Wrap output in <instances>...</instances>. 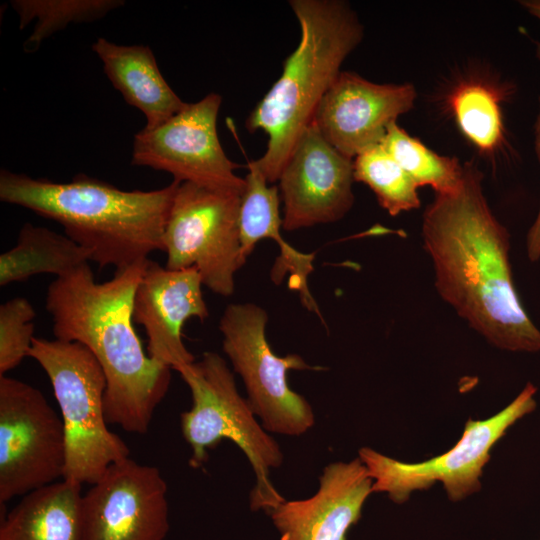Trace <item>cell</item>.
I'll use <instances>...</instances> for the list:
<instances>
[{
  "label": "cell",
  "instance_id": "6da1fadb",
  "mask_svg": "<svg viewBox=\"0 0 540 540\" xmlns=\"http://www.w3.org/2000/svg\"><path fill=\"white\" fill-rule=\"evenodd\" d=\"M482 180L474 163L463 164L459 188L436 194L425 209L422 240L436 290L492 346L540 352V330L514 286L510 234L491 211Z\"/></svg>",
  "mask_w": 540,
  "mask_h": 540
},
{
  "label": "cell",
  "instance_id": "7a4b0ae2",
  "mask_svg": "<svg viewBox=\"0 0 540 540\" xmlns=\"http://www.w3.org/2000/svg\"><path fill=\"white\" fill-rule=\"evenodd\" d=\"M148 260L102 283L87 263L53 280L45 298L55 339L81 343L100 364L108 424L136 434L148 432L172 370L146 355L133 325L134 294Z\"/></svg>",
  "mask_w": 540,
  "mask_h": 540
},
{
  "label": "cell",
  "instance_id": "3957f363",
  "mask_svg": "<svg viewBox=\"0 0 540 540\" xmlns=\"http://www.w3.org/2000/svg\"><path fill=\"white\" fill-rule=\"evenodd\" d=\"M180 182L126 191L78 174L68 182L1 169L0 200L59 223L100 268L124 269L163 251V234Z\"/></svg>",
  "mask_w": 540,
  "mask_h": 540
},
{
  "label": "cell",
  "instance_id": "277c9868",
  "mask_svg": "<svg viewBox=\"0 0 540 540\" xmlns=\"http://www.w3.org/2000/svg\"><path fill=\"white\" fill-rule=\"evenodd\" d=\"M289 5L300 26V41L245 121L248 132L261 130L268 137L266 151L256 161L269 183L278 181L343 61L363 38L357 14L344 1L291 0Z\"/></svg>",
  "mask_w": 540,
  "mask_h": 540
},
{
  "label": "cell",
  "instance_id": "5b68a950",
  "mask_svg": "<svg viewBox=\"0 0 540 540\" xmlns=\"http://www.w3.org/2000/svg\"><path fill=\"white\" fill-rule=\"evenodd\" d=\"M192 395V407L180 415L182 435L192 454L189 465L206 463L209 450L230 440L247 457L255 474L250 508L268 513L285 500L270 473L280 467L284 454L278 442L258 422L247 398L239 393L226 360L211 351L177 370Z\"/></svg>",
  "mask_w": 540,
  "mask_h": 540
},
{
  "label": "cell",
  "instance_id": "8992f818",
  "mask_svg": "<svg viewBox=\"0 0 540 540\" xmlns=\"http://www.w3.org/2000/svg\"><path fill=\"white\" fill-rule=\"evenodd\" d=\"M28 357L47 374L60 408L67 448L63 479L94 484L130 454L122 438L108 428L106 378L100 364L79 342L38 337Z\"/></svg>",
  "mask_w": 540,
  "mask_h": 540
},
{
  "label": "cell",
  "instance_id": "52a82bcc",
  "mask_svg": "<svg viewBox=\"0 0 540 540\" xmlns=\"http://www.w3.org/2000/svg\"><path fill=\"white\" fill-rule=\"evenodd\" d=\"M537 387L526 383L521 392L493 416L469 418L458 442L447 452L416 463L403 462L361 447L358 457L373 480V493H385L395 504H404L415 491L441 482L448 499L459 502L480 491L483 469L491 450L516 422L536 408Z\"/></svg>",
  "mask_w": 540,
  "mask_h": 540
},
{
  "label": "cell",
  "instance_id": "ba28073f",
  "mask_svg": "<svg viewBox=\"0 0 540 540\" xmlns=\"http://www.w3.org/2000/svg\"><path fill=\"white\" fill-rule=\"evenodd\" d=\"M267 312L247 303L229 304L219 321L222 348L240 376L247 400L269 433L298 437L315 424L311 404L288 384L289 370H324L298 354L276 355L267 338Z\"/></svg>",
  "mask_w": 540,
  "mask_h": 540
},
{
  "label": "cell",
  "instance_id": "9c48e42d",
  "mask_svg": "<svg viewBox=\"0 0 540 540\" xmlns=\"http://www.w3.org/2000/svg\"><path fill=\"white\" fill-rule=\"evenodd\" d=\"M241 193L180 183L163 234L165 267L195 268L203 285L228 297L235 275L245 264L241 253Z\"/></svg>",
  "mask_w": 540,
  "mask_h": 540
},
{
  "label": "cell",
  "instance_id": "30bf717a",
  "mask_svg": "<svg viewBox=\"0 0 540 540\" xmlns=\"http://www.w3.org/2000/svg\"><path fill=\"white\" fill-rule=\"evenodd\" d=\"M67 458L61 416L40 390L0 376V502L64 478Z\"/></svg>",
  "mask_w": 540,
  "mask_h": 540
},
{
  "label": "cell",
  "instance_id": "8fae6325",
  "mask_svg": "<svg viewBox=\"0 0 540 540\" xmlns=\"http://www.w3.org/2000/svg\"><path fill=\"white\" fill-rule=\"evenodd\" d=\"M220 94L211 92L153 129L134 135L131 164L171 174L174 181L243 193L239 165L225 154L218 134Z\"/></svg>",
  "mask_w": 540,
  "mask_h": 540
},
{
  "label": "cell",
  "instance_id": "7c38bea8",
  "mask_svg": "<svg viewBox=\"0 0 540 540\" xmlns=\"http://www.w3.org/2000/svg\"><path fill=\"white\" fill-rule=\"evenodd\" d=\"M167 490L155 466L130 457L112 464L83 494V540H164Z\"/></svg>",
  "mask_w": 540,
  "mask_h": 540
},
{
  "label": "cell",
  "instance_id": "4fadbf2b",
  "mask_svg": "<svg viewBox=\"0 0 540 540\" xmlns=\"http://www.w3.org/2000/svg\"><path fill=\"white\" fill-rule=\"evenodd\" d=\"M354 162L334 148L311 122L280 177L282 228L295 231L341 220L352 208Z\"/></svg>",
  "mask_w": 540,
  "mask_h": 540
},
{
  "label": "cell",
  "instance_id": "5bb4252c",
  "mask_svg": "<svg viewBox=\"0 0 540 540\" xmlns=\"http://www.w3.org/2000/svg\"><path fill=\"white\" fill-rule=\"evenodd\" d=\"M416 91L412 84H378L341 71L320 101L312 123L340 153L354 159L379 144L387 128L408 112Z\"/></svg>",
  "mask_w": 540,
  "mask_h": 540
},
{
  "label": "cell",
  "instance_id": "9a60e30c",
  "mask_svg": "<svg viewBox=\"0 0 540 540\" xmlns=\"http://www.w3.org/2000/svg\"><path fill=\"white\" fill-rule=\"evenodd\" d=\"M202 286L195 268L172 270L149 259L135 290L133 320L146 332L148 355L172 370L196 360L183 343L182 329L191 318L209 316Z\"/></svg>",
  "mask_w": 540,
  "mask_h": 540
},
{
  "label": "cell",
  "instance_id": "2e32d148",
  "mask_svg": "<svg viewBox=\"0 0 540 540\" xmlns=\"http://www.w3.org/2000/svg\"><path fill=\"white\" fill-rule=\"evenodd\" d=\"M373 480L359 457L331 462L319 477L315 494L284 500L270 510L279 540H347L363 506L373 493Z\"/></svg>",
  "mask_w": 540,
  "mask_h": 540
},
{
  "label": "cell",
  "instance_id": "e0dca14e",
  "mask_svg": "<svg viewBox=\"0 0 540 540\" xmlns=\"http://www.w3.org/2000/svg\"><path fill=\"white\" fill-rule=\"evenodd\" d=\"M280 199L278 186H269L256 160L249 161L239 209L242 257L246 261L260 240H274L279 246L280 254L271 272L272 280L279 285L284 275L289 273V288L299 293L308 310L320 315L308 287V277L314 270L315 254L300 252L283 239L280 232Z\"/></svg>",
  "mask_w": 540,
  "mask_h": 540
},
{
  "label": "cell",
  "instance_id": "ac0fdd59",
  "mask_svg": "<svg viewBox=\"0 0 540 540\" xmlns=\"http://www.w3.org/2000/svg\"><path fill=\"white\" fill-rule=\"evenodd\" d=\"M91 48L113 87L144 114L145 129L158 127L187 106L161 74L149 46L119 45L99 37Z\"/></svg>",
  "mask_w": 540,
  "mask_h": 540
},
{
  "label": "cell",
  "instance_id": "d6986e66",
  "mask_svg": "<svg viewBox=\"0 0 540 540\" xmlns=\"http://www.w3.org/2000/svg\"><path fill=\"white\" fill-rule=\"evenodd\" d=\"M81 489L61 479L22 496L4 518L0 540H83Z\"/></svg>",
  "mask_w": 540,
  "mask_h": 540
},
{
  "label": "cell",
  "instance_id": "ffe728a7",
  "mask_svg": "<svg viewBox=\"0 0 540 540\" xmlns=\"http://www.w3.org/2000/svg\"><path fill=\"white\" fill-rule=\"evenodd\" d=\"M89 261L90 252L68 236L26 222L15 246L0 255V286L42 273L61 277Z\"/></svg>",
  "mask_w": 540,
  "mask_h": 540
},
{
  "label": "cell",
  "instance_id": "44dd1931",
  "mask_svg": "<svg viewBox=\"0 0 540 540\" xmlns=\"http://www.w3.org/2000/svg\"><path fill=\"white\" fill-rule=\"evenodd\" d=\"M125 4L123 0H13L11 6L23 30L35 21L24 50L33 52L41 43L71 23L92 22Z\"/></svg>",
  "mask_w": 540,
  "mask_h": 540
},
{
  "label": "cell",
  "instance_id": "7402d4cb",
  "mask_svg": "<svg viewBox=\"0 0 540 540\" xmlns=\"http://www.w3.org/2000/svg\"><path fill=\"white\" fill-rule=\"evenodd\" d=\"M380 144L412 177L418 187L431 186L436 194L455 192L463 177V165L455 157L441 156L411 137L396 122Z\"/></svg>",
  "mask_w": 540,
  "mask_h": 540
},
{
  "label": "cell",
  "instance_id": "603a6c76",
  "mask_svg": "<svg viewBox=\"0 0 540 540\" xmlns=\"http://www.w3.org/2000/svg\"><path fill=\"white\" fill-rule=\"evenodd\" d=\"M354 180L366 184L391 216L420 207L418 185L379 143L354 159Z\"/></svg>",
  "mask_w": 540,
  "mask_h": 540
},
{
  "label": "cell",
  "instance_id": "cb8c5ba5",
  "mask_svg": "<svg viewBox=\"0 0 540 540\" xmlns=\"http://www.w3.org/2000/svg\"><path fill=\"white\" fill-rule=\"evenodd\" d=\"M452 109L462 132L481 150L492 151L502 141L503 126L495 94L480 84L460 86Z\"/></svg>",
  "mask_w": 540,
  "mask_h": 540
},
{
  "label": "cell",
  "instance_id": "d4e9b609",
  "mask_svg": "<svg viewBox=\"0 0 540 540\" xmlns=\"http://www.w3.org/2000/svg\"><path fill=\"white\" fill-rule=\"evenodd\" d=\"M36 312L23 297L7 300L0 306V376L16 368L28 357L34 336Z\"/></svg>",
  "mask_w": 540,
  "mask_h": 540
},
{
  "label": "cell",
  "instance_id": "484cf974",
  "mask_svg": "<svg viewBox=\"0 0 540 540\" xmlns=\"http://www.w3.org/2000/svg\"><path fill=\"white\" fill-rule=\"evenodd\" d=\"M535 151L540 161V133L536 134ZM526 252L531 262H537L540 259V207L535 221L527 233Z\"/></svg>",
  "mask_w": 540,
  "mask_h": 540
},
{
  "label": "cell",
  "instance_id": "4316f807",
  "mask_svg": "<svg viewBox=\"0 0 540 540\" xmlns=\"http://www.w3.org/2000/svg\"><path fill=\"white\" fill-rule=\"evenodd\" d=\"M520 4L533 16L540 20V0H525ZM540 103V98H539ZM540 108V107H539ZM535 132L540 133V109L535 122Z\"/></svg>",
  "mask_w": 540,
  "mask_h": 540
}]
</instances>
